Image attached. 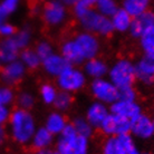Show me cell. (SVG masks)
Returning <instances> with one entry per match:
<instances>
[{"instance_id": "obj_10", "label": "cell", "mask_w": 154, "mask_h": 154, "mask_svg": "<svg viewBox=\"0 0 154 154\" xmlns=\"http://www.w3.org/2000/svg\"><path fill=\"white\" fill-rule=\"evenodd\" d=\"M27 68L19 59L2 65L0 68V79L7 86H11L19 83L26 75Z\"/></svg>"}, {"instance_id": "obj_31", "label": "cell", "mask_w": 154, "mask_h": 154, "mask_svg": "<svg viewBox=\"0 0 154 154\" xmlns=\"http://www.w3.org/2000/svg\"><path fill=\"white\" fill-rule=\"evenodd\" d=\"M139 39L144 54H154V27L149 29Z\"/></svg>"}, {"instance_id": "obj_9", "label": "cell", "mask_w": 154, "mask_h": 154, "mask_svg": "<svg viewBox=\"0 0 154 154\" xmlns=\"http://www.w3.org/2000/svg\"><path fill=\"white\" fill-rule=\"evenodd\" d=\"M100 128L105 135H107L108 137H116L119 135L130 133L131 121L109 112V114L104 119V122L102 123Z\"/></svg>"}, {"instance_id": "obj_38", "label": "cell", "mask_w": 154, "mask_h": 154, "mask_svg": "<svg viewBox=\"0 0 154 154\" xmlns=\"http://www.w3.org/2000/svg\"><path fill=\"white\" fill-rule=\"evenodd\" d=\"M102 154H119L115 137H107V140L105 141L104 145H103Z\"/></svg>"}, {"instance_id": "obj_45", "label": "cell", "mask_w": 154, "mask_h": 154, "mask_svg": "<svg viewBox=\"0 0 154 154\" xmlns=\"http://www.w3.org/2000/svg\"><path fill=\"white\" fill-rule=\"evenodd\" d=\"M54 154H58V153H57V152H56V151H54Z\"/></svg>"}, {"instance_id": "obj_14", "label": "cell", "mask_w": 154, "mask_h": 154, "mask_svg": "<svg viewBox=\"0 0 154 154\" xmlns=\"http://www.w3.org/2000/svg\"><path fill=\"white\" fill-rule=\"evenodd\" d=\"M152 27H154V12L147 10L143 12L142 15L136 16L132 19L128 32L131 34L132 37L140 38Z\"/></svg>"}, {"instance_id": "obj_43", "label": "cell", "mask_w": 154, "mask_h": 154, "mask_svg": "<svg viewBox=\"0 0 154 154\" xmlns=\"http://www.w3.org/2000/svg\"><path fill=\"white\" fill-rule=\"evenodd\" d=\"M35 154H54V151H51L50 149H46V150H38V151H36Z\"/></svg>"}, {"instance_id": "obj_13", "label": "cell", "mask_w": 154, "mask_h": 154, "mask_svg": "<svg viewBox=\"0 0 154 154\" xmlns=\"http://www.w3.org/2000/svg\"><path fill=\"white\" fill-rule=\"evenodd\" d=\"M109 111L131 122L142 114L141 106L136 103V100L132 102V100H124L119 98L109 106Z\"/></svg>"}, {"instance_id": "obj_6", "label": "cell", "mask_w": 154, "mask_h": 154, "mask_svg": "<svg viewBox=\"0 0 154 154\" xmlns=\"http://www.w3.org/2000/svg\"><path fill=\"white\" fill-rule=\"evenodd\" d=\"M56 78L59 91H64L70 94L82 91L87 83V76L85 75L84 70L74 65L66 67Z\"/></svg>"}, {"instance_id": "obj_44", "label": "cell", "mask_w": 154, "mask_h": 154, "mask_svg": "<svg viewBox=\"0 0 154 154\" xmlns=\"http://www.w3.org/2000/svg\"><path fill=\"white\" fill-rule=\"evenodd\" d=\"M143 154H152V153H149V152H146V153H143Z\"/></svg>"}, {"instance_id": "obj_17", "label": "cell", "mask_w": 154, "mask_h": 154, "mask_svg": "<svg viewBox=\"0 0 154 154\" xmlns=\"http://www.w3.org/2000/svg\"><path fill=\"white\" fill-rule=\"evenodd\" d=\"M108 65L106 63L100 59V58H92L88 59L83 64V70L87 78L97 79V78H103L107 76L108 73Z\"/></svg>"}, {"instance_id": "obj_40", "label": "cell", "mask_w": 154, "mask_h": 154, "mask_svg": "<svg viewBox=\"0 0 154 154\" xmlns=\"http://www.w3.org/2000/svg\"><path fill=\"white\" fill-rule=\"evenodd\" d=\"M8 18H9V15L5 11L4 8L0 6V25H2L4 23H6Z\"/></svg>"}, {"instance_id": "obj_30", "label": "cell", "mask_w": 154, "mask_h": 154, "mask_svg": "<svg viewBox=\"0 0 154 154\" xmlns=\"http://www.w3.org/2000/svg\"><path fill=\"white\" fill-rule=\"evenodd\" d=\"M16 103L19 108L29 111L34 107V105L36 103V98L32 93L28 92V91H23L16 96Z\"/></svg>"}, {"instance_id": "obj_4", "label": "cell", "mask_w": 154, "mask_h": 154, "mask_svg": "<svg viewBox=\"0 0 154 154\" xmlns=\"http://www.w3.org/2000/svg\"><path fill=\"white\" fill-rule=\"evenodd\" d=\"M78 23L84 31H88L98 36H109L114 32L111 18L100 15L95 8L88 9L77 16Z\"/></svg>"}, {"instance_id": "obj_19", "label": "cell", "mask_w": 154, "mask_h": 154, "mask_svg": "<svg viewBox=\"0 0 154 154\" xmlns=\"http://www.w3.org/2000/svg\"><path fill=\"white\" fill-rule=\"evenodd\" d=\"M67 124L68 123H67V119H66L65 115L62 112L55 111V112H51L47 115L44 126L46 127L54 136H58L65 130Z\"/></svg>"}, {"instance_id": "obj_26", "label": "cell", "mask_w": 154, "mask_h": 154, "mask_svg": "<svg viewBox=\"0 0 154 154\" xmlns=\"http://www.w3.org/2000/svg\"><path fill=\"white\" fill-rule=\"evenodd\" d=\"M54 107L58 112H66L68 111L72 105H73V96L70 93L64 92V91H59L56 96V100L54 102Z\"/></svg>"}, {"instance_id": "obj_33", "label": "cell", "mask_w": 154, "mask_h": 154, "mask_svg": "<svg viewBox=\"0 0 154 154\" xmlns=\"http://www.w3.org/2000/svg\"><path fill=\"white\" fill-rule=\"evenodd\" d=\"M97 1L98 0H78V2L73 7L75 16L77 17V16L82 15L83 12H85L86 10L94 8L96 6Z\"/></svg>"}, {"instance_id": "obj_29", "label": "cell", "mask_w": 154, "mask_h": 154, "mask_svg": "<svg viewBox=\"0 0 154 154\" xmlns=\"http://www.w3.org/2000/svg\"><path fill=\"white\" fill-rule=\"evenodd\" d=\"M58 94V89L55 87L54 85L51 84H44L39 89V96L40 100H42V103L46 105H53L54 104L56 96Z\"/></svg>"}, {"instance_id": "obj_24", "label": "cell", "mask_w": 154, "mask_h": 154, "mask_svg": "<svg viewBox=\"0 0 154 154\" xmlns=\"http://www.w3.org/2000/svg\"><path fill=\"white\" fill-rule=\"evenodd\" d=\"M19 60L23 63L27 69H36L39 66H42V59L36 53L35 49L26 48L20 51Z\"/></svg>"}, {"instance_id": "obj_22", "label": "cell", "mask_w": 154, "mask_h": 154, "mask_svg": "<svg viewBox=\"0 0 154 154\" xmlns=\"http://www.w3.org/2000/svg\"><path fill=\"white\" fill-rule=\"evenodd\" d=\"M132 19H133V17L130 14H127L123 8H119V10L111 17L114 31H117V32L128 31L131 27Z\"/></svg>"}, {"instance_id": "obj_34", "label": "cell", "mask_w": 154, "mask_h": 154, "mask_svg": "<svg viewBox=\"0 0 154 154\" xmlns=\"http://www.w3.org/2000/svg\"><path fill=\"white\" fill-rule=\"evenodd\" d=\"M36 53L38 54V56L40 57V59H45L46 57L50 56V55L54 53V49H53V46L50 45V42H39L35 47Z\"/></svg>"}, {"instance_id": "obj_37", "label": "cell", "mask_w": 154, "mask_h": 154, "mask_svg": "<svg viewBox=\"0 0 154 154\" xmlns=\"http://www.w3.org/2000/svg\"><path fill=\"white\" fill-rule=\"evenodd\" d=\"M16 27L12 25V23H4L2 25H0V37L2 38H10V37H14V35L16 34Z\"/></svg>"}, {"instance_id": "obj_15", "label": "cell", "mask_w": 154, "mask_h": 154, "mask_svg": "<svg viewBox=\"0 0 154 154\" xmlns=\"http://www.w3.org/2000/svg\"><path fill=\"white\" fill-rule=\"evenodd\" d=\"M69 64L60 53L53 54L42 60V67L44 72L50 77H57Z\"/></svg>"}, {"instance_id": "obj_32", "label": "cell", "mask_w": 154, "mask_h": 154, "mask_svg": "<svg viewBox=\"0 0 154 154\" xmlns=\"http://www.w3.org/2000/svg\"><path fill=\"white\" fill-rule=\"evenodd\" d=\"M16 100L15 92L10 86H0V106H9Z\"/></svg>"}, {"instance_id": "obj_39", "label": "cell", "mask_w": 154, "mask_h": 154, "mask_svg": "<svg viewBox=\"0 0 154 154\" xmlns=\"http://www.w3.org/2000/svg\"><path fill=\"white\" fill-rule=\"evenodd\" d=\"M10 117V111L7 106H0V127H4V125L9 121Z\"/></svg>"}, {"instance_id": "obj_1", "label": "cell", "mask_w": 154, "mask_h": 154, "mask_svg": "<svg viewBox=\"0 0 154 154\" xmlns=\"http://www.w3.org/2000/svg\"><path fill=\"white\" fill-rule=\"evenodd\" d=\"M100 50V39L95 34L82 31L62 45L60 54L69 65H83L86 60L97 57Z\"/></svg>"}, {"instance_id": "obj_41", "label": "cell", "mask_w": 154, "mask_h": 154, "mask_svg": "<svg viewBox=\"0 0 154 154\" xmlns=\"http://www.w3.org/2000/svg\"><path fill=\"white\" fill-rule=\"evenodd\" d=\"M62 4H64L66 7H74L78 2V0H59Z\"/></svg>"}, {"instance_id": "obj_20", "label": "cell", "mask_w": 154, "mask_h": 154, "mask_svg": "<svg viewBox=\"0 0 154 154\" xmlns=\"http://www.w3.org/2000/svg\"><path fill=\"white\" fill-rule=\"evenodd\" d=\"M54 135L51 134L45 126H40L36 128L35 133L32 135L30 144L36 151L46 150L51 146L54 143Z\"/></svg>"}, {"instance_id": "obj_36", "label": "cell", "mask_w": 154, "mask_h": 154, "mask_svg": "<svg viewBox=\"0 0 154 154\" xmlns=\"http://www.w3.org/2000/svg\"><path fill=\"white\" fill-rule=\"evenodd\" d=\"M136 98H137V94H136V91L133 86H128V87H124V88L119 89V100L134 102V100H136Z\"/></svg>"}, {"instance_id": "obj_2", "label": "cell", "mask_w": 154, "mask_h": 154, "mask_svg": "<svg viewBox=\"0 0 154 154\" xmlns=\"http://www.w3.org/2000/svg\"><path fill=\"white\" fill-rule=\"evenodd\" d=\"M9 133L12 140L18 144L26 145L29 144L31 137L37 128L36 119L30 111L17 108L10 113V117L8 121Z\"/></svg>"}, {"instance_id": "obj_25", "label": "cell", "mask_w": 154, "mask_h": 154, "mask_svg": "<svg viewBox=\"0 0 154 154\" xmlns=\"http://www.w3.org/2000/svg\"><path fill=\"white\" fill-rule=\"evenodd\" d=\"M12 38L18 48L20 50H23L26 48H29L30 46L31 42H32V31L29 27H23L20 28L19 30L16 31Z\"/></svg>"}, {"instance_id": "obj_27", "label": "cell", "mask_w": 154, "mask_h": 154, "mask_svg": "<svg viewBox=\"0 0 154 154\" xmlns=\"http://www.w3.org/2000/svg\"><path fill=\"white\" fill-rule=\"evenodd\" d=\"M72 125L74 126L75 131L78 133L82 136H85V137H91L93 135V132H94V127L91 125L88 121L86 119V117H83V116H78L72 122Z\"/></svg>"}, {"instance_id": "obj_18", "label": "cell", "mask_w": 154, "mask_h": 154, "mask_svg": "<svg viewBox=\"0 0 154 154\" xmlns=\"http://www.w3.org/2000/svg\"><path fill=\"white\" fill-rule=\"evenodd\" d=\"M21 50L16 45L12 37L2 38L0 42V64L6 65L8 63L19 59V55Z\"/></svg>"}, {"instance_id": "obj_16", "label": "cell", "mask_w": 154, "mask_h": 154, "mask_svg": "<svg viewBox=\"0 0 154 154\" xmlns=\"http://www.w3.org/2000/svg\"><path fill=\"white\" fill-rule=\"evenodd\" d=\"M109 112L111 111L108 108V105L103 104V103L96 100L88 105L85 117L94 128H100L102 123L104 122V119L109 114Z\"/></svg>"}, {"instance_id": "obj_35", "label": "cell", "mask_w": 154, "mask_h": 154, "mask_svg": "<svg viewBox=\"0 0 154 154\" xmlns=\"http://www.w3.org/2000/svg\"><path fill=\"white\" fill-rule=\"evenodd\" d=\"M23 0H1L0 1V6L4 8L5 11L7 12L9 16L15 14L18 9H19L20 5H21Z\"/></svg>"}, {"instance_id": "obj_23", "label": "cell", "mask_w": 154, "mask_h": 154, "mask_svg": "<svg viewBox=\"0 0 154 154\" xmlns=\"http://www.w3.org/2000/svg\"><path fill=\"white\" fill-rule=\"evenodd\" d=\"M151 0H123L122 8L134 18L150 9Z\"/></svg>"}, {"instance_id": "obj_12", "label": "cell", "mask_w": 154, "mask_h": 154, "mask_svg": "<svg viewBox=\"0 0 154 154\" xmlns=\"http://www.w3.org/2000/svg\"><path fill=\"white\" fill-rule=\"evenodd\" d=\"M134 65L136 79L143 84H152L154 82V54H144Z\"/></svg>"}, {"instance_id": "obj_3", "label": "cell", "mask_w": 154, "mask_h": 154, "mask_svg": "<svg viewBox=\"0 0 154 154\" xmlns=\"http://www.w3.org/2000/svg\"><path fill=\"white\" fill-rule=\"evenodd\" d=\"M58 154H89V139L82 136L75 131L72 124L58 135L56 143Z\"/></svg>"}, {"instance_id": "obj_42", "label": "cell", "mask_w": 154, "mask_h": 154, "mask_svg": "<svg viewBox=\"0 0 154 154\" xmlns=\"http://www.w3.org/2000/svg\"><path fill=\"white\" fill-rule=\"evenodd\" d=\"M5 140H6V131L4 127H0V146L4 144Z\"/></svg>"}, {"instance_id": "obj_21", "label": "cell", "mask_w": 154, "mask_h": 154, "mask_svg": "<svg viewBox=\"0 0 154 154\" xmlns=\"http://www.w3.org/2000/svg\"><path fill=\"white\" fill-rule=\"evenodd\" d=\"M115 141L119 154H143L136 145L134 137L130 133L116 136Z\"/></svg>"}, {"instance_id": "obj_46", "label": "cell", "mask_w": 154, "mask_h": 154, "mask_svg": "<svg viewBox=\"0 0 154 154\" xmlns=\"http://www.w3.org/2000/svg\"><path fill=\"white\" fill-rule=\"evenodd\" d=\"M153 119V126H154V119Z\"/></svg>"}, {"instance_id": "obj_7", "label": "cell", "mask_w": 154, "mask_h": 154, "mask_svg": "<svg viewBox=\"0 0 154 154\" xmlns=\"http://www.w3.org/2000/svg\"><path fill=\"white\" fill-rule=\"evenodd\" d=\"M89 91L97 102L109 106L119 98V89L106 77L93 79Z\"/></svg>"}, {"instance_id": "obj_11", "label": "cell", "mask_w": 154, "mask_h": 154, "mask_svg": "<svg viewBox=\"0 0 154 154\" xmlns=\"http://www.w3.org/2000/svg\"><path fill=\"white\" fill-rule=\"evenodd\" d=\"M130 134L139 140H150L154 136L153 119L145 114H141L131 122Z\"/></svg>"}, {"instance_id": "obj_8", "label": "cell", "mask_w": 154, "mask_h": 154, "mask_svg": "<svg viewBox=\"0 0 154 154\" xmlns=\"http://www.w3.org/2000/svg\"><path fill=\"white\" fill-rule=\"evenodd\" d=\"M44 21L50 27L62 26L67 19V7L59 0H48L42 9Z\"/></svg>"}, {"instance_id": "obj_28", "label": "cell", "mask_w": 154, "mask_h": 154, "mask_svg": "<svg viewBox=\"0 0 154 154\" xmlns=\"http://www.w3.org/2000/svg\"><path fill=\"white\" fill-rule=\"evenodd\" d=\"M119 4L116 0H98L95 9L100 15L111 18L117 10H119Z\"/></svg>"}, {"instance_id": "obj_5", "label": "cell", "mask_w": 154, "mask_h": 154, "mask_svg": "<svg viewBox=\"0 0 154 154\" xmlns=\"http://www.w3.org/2000/svg\"><path fill=\"white\" fill-rule=\"evenodd\" d=\"M107 78L119 89L133 86L136 79L135 65L128 59H119L108 68Z\"/></svg>"}]
</instances>
